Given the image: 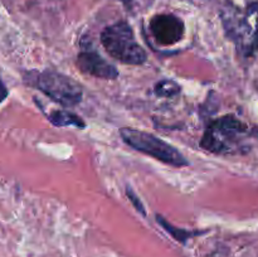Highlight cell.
I'll list each match as a JSON object with an SVG mask.
<instances>
[{
  "instance_id": "cell-1",
  "label": "cell",
  "mask_w": 258,
  "mask_h": 257,
  "mask_svg": "<svg viewBox=\"0 0 258 257\" xmlns=\"http://www.w3.org/2000/svg\"><path fill=\"white\" fill-rule=\"evenodd\" d=\"M224 29L244 57L258 50V3H249L244 9L229 5L222 14Z\"/></svg>"
},
{
  "instance_id": "cell-2",
  "label": "cell",
  "mask_w": 258,
  "mask_h": 257,
  "mask_svg": "<svg viewBox=\"0 0 258 257\" xmlns=\"http://www.w3.org/2000/svg\"><path fill=\"white\" fill-rule=\"evenodd\" d=\"M249 127L234 116L214 120L204 133L201 146L214 154H234L246 148Z\"/></svg>"
},
{
  "instance_id": "cell-3",
  "label": "cell",
  "mask_w": 258,
  "mask_h": 257,
  "mask_svg": "<svg viewBox=\"0 0 258 257\" xmlns=\"http://www.w3.org/2000/svg\"><path fill=\"white\" fill-rule=\"evenodd\" d=\"M101 43L106 52L121 63L139 66L146 62V52L127 23L120 22L106 28L101 34Z\"/></svg>"
},
{
  "instance_id": "cell-4",
  "label": "cell",
  "mask_w": 258,
  "mask_h": 257,
  "mask_svg": "<svg viewBox=\"0 0 258 257\" xmlns=\"http://www.w3.org/2000/svg\"><path fill=\"white\" fill-rule=\"evenodd\" d=\"M120 135L128 146L140 153L153 156L156 160H160L169 165L175 166V168H181V166H186L189 164L180 151H178L173 145L165 143L153 134L135 130L131 127H123L121 128Z\"/></svg>"
},
{
  "instance_id": "cell-5",
  "label": "cell",
  "mask_w": 258,
  "mask_h": 257,
  "mask_svg": "<svg viewBox=\"0 0 258 257\" xmlns=\"http://www.w3.org/2000/svg\"><path fill=\"white\" fill-rule=\"evenodd\" d=\"M34 85L44 95L64 107H73L82 100L83 91L80 83L59 72L44 71L38 73Z\"/></svg>"
},
{
  "instance_id": "cell-6",
  "label": "cell",
  "mask_w": 258,
  "mask_h": 257,
  "mask_svg": "<svg viewBox=\"0 0 258 257\" xmlns=\"http://www.w3.org/2000/svg\"><path fill=\"white\" fill-rule=\"evenodd\" d=\"M150 32L158 44L173 45L183 38L185 27L180 18L173 14H159L150 20Z\"/></svg>"
},
{
  "instance_id": "cell-7",
  "label": "cell",
  "mask_w": 258,
  "mask_h": 257,
  "mask_svg": "<svg viewBox=\"0 0 258 257\" xmlns=\"http://www.w3.org/2000/svg\"><path fill=\"white\" fill-rule=\"evenodd\" d=\"M77 66L86 75L102 80H115L118 76V71L115 66L108 63L93 50L81 52L77 57Z\"/></svg>"
},
{
  "instance_id": "cell-8",
  "label": "cell",
  "mask_w": 258,
  "mask_h": 257,
  "mask_svg": "<svg viewBox=\"0 0 258 257\" xmlns=\"http://www.w3.org/2000/svg\"><path fill=\"white\" fill-rule=\"evenodd\" d=\"M48 120L54 126H59V127H63V126H76V127L83 128L86 126V123L83 122L80 116L75 115V113L68 110L53 111V112L48 115Z\"/></svg>"
},
{
  "instance_id": "cell-9",
  "label": "cell",
  "mask_w": 258,
  "mask_h": 257,
  "mask_svg": "<svg viewBox=\"0 0 258 257\" xmlns=\"http://www.w3.org/2000/svg\"><path fill=\"white\" fill-rule=\"evenodd\" d=\"M155 95L160 96V97H171V96L178 95L179 91H180V87L176 85L173 81H160L158 85L155 86Z\"/></svg>"
},
{
  "instance_id": "cell-10",
  "label": "cell",
  "mask_w": 258,
  "mask_h": 257,
  "mask_svg": "<svg viewBox=\"0 0 258 257\" xmlns=\"http://www.w3.org/2000/svg\"><path fill=\"white\" fill-rule=\"evenodd\" d=\"M156 218H158L159 223H160L161 226H163L164 228H165L166 231H168L169 233H170L171 236H173L174 238L176 239V241L185 242L186 239L189 238V237L194 236V234H198V232H193V233H191V232L184 231V229H178V228H175V227L171 226L170 223H168V222L164 221L163 217H160V216H158V217H156Z\"/></svg>"
},
{
  "instance_id": "cell-11",
  "label": "cell",
  "mask_w": 258,
  "mask_h": 257,
  "mask_svg": "<svg viewBox=\"0 0 258 257\" xmlns=\"http://www.w3.org/2000/svg\"><path fill=\"white\" fill-rule=\"evenodd\" d=\"M126 194H127L128 199H130V201L133 202V204H134V206H135L136 211H139V212H140V213L145 214V208H144V206H143V204H141V202L139 201V198H138V197H136L135 194L133 193V190H131L130 188H127V189H126Z\"/></svg>"
},
{
  "instance_id": "cell-12",
  "label": "cell",
  "mask_w": 258,
  "mask_h": 257,
  "mask_svg": "<svg viewBox=\"0 0 258 257\" xmlns=\"http://www.w3.org/2000/svg\"><path fill=\"white\" fill-rule=\"evenodd\" d=\"M8 95H9V91H8L7 86H5V83L0 80V103L4 102L5 98L8 97Z\"/></svg>"
}]
</instances>
